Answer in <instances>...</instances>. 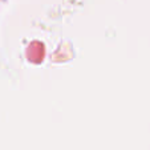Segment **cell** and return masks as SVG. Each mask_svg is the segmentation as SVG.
Segmentation results:
<instances>
[]
</instances>
